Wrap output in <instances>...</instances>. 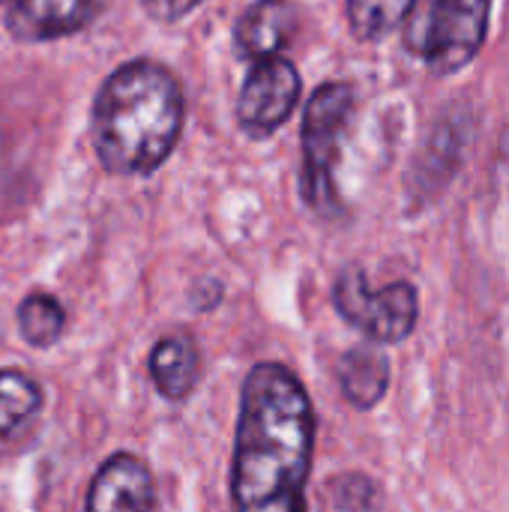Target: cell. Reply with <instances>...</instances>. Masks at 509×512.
Listing matches in <instances>:
<instances>
[{"mask_svg": "<svg viewBox=\"0 0 509 512\" xmlns=\"http://www.w3.org/2000/svg\"><path fill=\"white\" fill-rule=\"evenodd\" d=\"M315 408L282 363H258L240 387L231 465L234 512H306Z\"/></svg>", "mask_w": 509, "mask_h": 512, "instance_id": "cell-1", "label": "cell"}, {"mask_svg": "<svg viewBox=\"0 0 509 512\" xmlns=\"http://www.w3.org/2000/svg\"><path fill=\"white\" fill-rule=\"evenodd\" d=\"M183 129V90L177 78L153 63L132 60L111 72L90 117L93 150L105 171L135 177L156 171Z\"/></svg>", "mask_w": 509, "mask_h": 512, "instance_id": "cell-2", "label": "cell"}, {"mask_svg": "<svg viewBox=\"0 0 509 512\" xmlns=\"http://www.w3.org/2000/svg\"><path fill=\"white\" fill-rule=\"evenodd\" d=\"M354 111V90L345 81L321 84L303 111V195L306 201L330 213L336 210L333 165L339 156V138Z\"/></svg>", "mask_w": 509, "mask_h": 512, "instance_id": "cell-3", "label": "cell"}, {"mask_svg": "<svg viewBox=\"0 0 509 512\" xmlns=\"http://www.w3.org/2000/svg\"><path fill=\"white\" fill-rule=\"evenodd\" d=\"M333 303L339 315L363 330L375 345L405 342L417 327V291L411 282H393L381 291H372L360 267L342 270L333 288Z\"/></svg>", "mask_w": 509, "mask_h": 512, "instance_id": "cell-4", "label": "cell"}, {"mask_svg": "<svg viewBox=\"0 0 509 512\" xmlns=\"http://www.w3.org/2000/svg\"><path fill=\"white\" fill-rule=\"evenodd\" d=\"M489 15L492 0H435L420 45L423 60L438 75H453L468 66L486 42Z\"/></svg>", "mask_w": 509, "mask_h": 512, "instance_id": "cell-5", "label": "cell"}, {"mask_svg": "<svg viewBox=\"0 0 509 512\" xmlns=\"http://www.w3.org/2000/svg\"><path fill=\"white\" fill-rule=\"evenodd\" d=\"M300 99V72L282 54L255 60L249 69L240 96H237V123L252 138H267L285 126Z\"/></svg>", "mask_w": 509, "mask_h": 512, "instance_id": "cell-6", "label": "cell"}, {"mask_svg": "<svg viewBox=\"0 0 509 512\" xmlns=\"http://www.w3.org/2000/svg\"><path fill=\"white\" fill-rule=\"evenodd\" d=\"M153 492L150 468L132 453H114L99 465L84 512H150Z\"/></svg>", "mask_w": 509, "mask_h": 512, "instance_id": "cell-7", "label": "cell"}, {"mask_svg": "<svg viewBox=\"0 0 509 512\" xmlns=\"http://www.w3.org/2000/svg\"><path fill=\"white\" fill-rule=\"evenodd\" d=\"M93 15V0H12L6 27L18 42H51L81 30Z\"/></svg>", "mask_w": 509, "mask_h": 512, "instance_id": "cell-8", "label": "cell"}, {"mask_svg": "<svg viewBox=\"0 0 509 512\" xmlns=\"http://www.w3.org/2000/svg\"><path fill=\"white\" fill-rule=\"evenodd\" d=\"M198 348L189 336L174 333L153 345L147 369L153 378V387L168 402H183L195 384H198Z\"/></svg>", "mask_w": 509, "mask_h": 512, "instance_id": "cell-9", "label": "cell"}, {"mask_svg": "<svg viewBox=\"0 0 509 512\" xmlns=\"http://www.w3.org/2000/svg\"><path fill=\"white\" fill-rule=\"evenodd\" d=\"M291 36V9L282 0H261L246 9L234 27V39L243 57H276Z\"/></svg>", "mask_w": 509, "mask_h": 512, "instance_id": "cell-10", "label": "cell"}, {"mask_svg": "<svg viewBox=\"0 0 509 512\" xmlns=\"http://www.w3.org/2000/svg\"><path fill=\"white\" fill-rule=\"evenodd\" d=\"M339 384L354 408H375L390 384V360L375 345H357L339 360Z\"/></svg>", "mask_w": 509, "mask_h": 512, "instance_id": "cell-11", "label": "cell"}, {"mask_svg": "<svg viewBox=\"0 0 509 512\" xmlns=\"http://www.w3.org/2000/svg\"><path fill=\"white\" fill-rule=\"evenodd\" d=\"M42 387L21 369H0V438L18 435L42 411Z\"/></svg>", "mask_w": 509, "mask_h": 512, "instance_id": "cell-12", "label": "cell"}, {"mask_svg": "<svg viewBox=\"0 0 509 512\" xmlns=\"http://www.w3.org/2000/svg\"><path fill=\"white\" fill-rule=\"evenodd\" d=\"M21 339L33 348H51L66 330V309L51 294H27L18 306Z\"/></svg>", "mask_w": 509, "mask_h": 512, "instance_id": "cell-13", "label": "cell"}, {"mask_svg": "<svg viewBox=\"0 0 509 512\" xmlns=\"http://www.w3.org/2000/svg\"><path fill=\"white\" fill-rule=\"evenodd\" d=\"M417 0H348V21L357 39L375 42L393 33Z\"/></svg>", "mask_w": 509, "mask_h": 512, "instance_id": "cell-14", "label": "cell"}, {"mask_svg": "<svg viewBox=\"0 0 509 512\" xmlns=\"http://www.w3.org/2000/svg\"><path fill=\"white\" fill-rule=\"evenodd\" d=\"M201 0H141V9L156 21H177L189 15Z\"/></svg>", "mask_w": 509, "mask_h": 512, "instance_id": "cell-15", "label": "cell"}]
</instances>
